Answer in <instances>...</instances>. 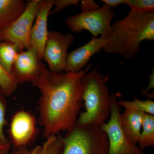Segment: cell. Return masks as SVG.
I'll list each match as a JSON object with an SVG mask.
<instances>
[{
  "instance_id": "15",
  "label": "cell",
  "mask_w": 154,
  "mask_h": 154,
  "mask_svg": "<svg viewBox=\"0 0 154 154\" xmlns=\"http://www.w3.org/2000/svg\"><path fill=\"white\" fill-rule=\"evenodd\" d=\"M63 147L62 138L52 135L47 138L42 146H37L30 150L25 148L19 149L11 154H62Z\"/></svg>"
},
{
  "instance_id": "24",
  "label": "cell",
  "mask_w": 154,
  "mask_h": 154,
  "mask_svg": "<svg viewBox=\"0 0 154 154\" xmlns=\"http://www.w3.org/2000/svg\"><path fill=\"white\" fill-rule=\"evenodd\" d=\"M126 0H102L101 2L109 8H114L122 4H125Z\"/></svg>"
},
{
  "instance_id": "5",
  "label": "cell",
  "mask_w": 154,
  "mask_h": 154,
  "mask_svg": "<svg viewBox=\"0 0 154 154\" xmlns=\"http://www.w3.org/2000/svg\"><path fill=\"white\" fill-rule=\"evenodd\" d=\"M115 16L112 8L104 5L96 11L81 12L70 16L66 20L67 27L73 33L88 30L93 37H108L111 30V21Z\"/></svg>"
},
{
  "instance_id": "14",
  "label": "cell",
  "mask_w": 154,
  "mask_h": 154,
  "mask_svg": "<svg viewBox=\"0 0 154 154\" xmlns=\"http://www.w3.org/2000/svg\"><path fill=\"white\" fill-rule=\"evenodd\" d=\"M26 6L23 0H0V32L8 28L23 14Z\"/></svg>"
},
{
  "instance_id": "8",
  "label": "cell",
  "mask_w": 154,
  "mask_h": 154,
  "mask_svg": "<svg viewBox=\"0 0 154 154\" xmlns=\"http://www.w3.org/2000/svg\"><path fill=\"white\" fill-rule=\"evenodd\" d=\"M74 39L72 33L64 34L57 31H48L42 59L47 63L50 71L65 72L68 49Z\"/></svg>"
},
{
  "instance_id": "25",
  "label": "cell",
  "mask_w": 154,
  "mask_h": 154,
  "mask_svg": "<svg viewBox=\"0 0 154 154\" xmlns=\"http://www.w3.org/2000/svg\"><path fill=\"white\" fill-rule=\"evenodd\" d=\"M149 82L148 86L147 87L146 89V90H144L143 91L142 95H145V96H147L148 92L150 90L152 89H154V68L153 69L151 75L149 76Z\"/></svg>"
},
{
  "instance_id": "18",
  "label": "cell",
  "mask_w": 154,
  "mask_h": 154,
  "mask_svg": "<svg viewBox=\"0 0 154 154\" xmlns=\"http://www.w3.org/2000/svg\"><path fill=\"white\" fill-rule=\"evenodd\" d=\"M119 105L125 109L140 111L154 115V102L150 99L140 100L134 97L132 101L120 100L118 101Z\"/></svg>"
},
{
  "instance_id": "23",
  "label": "cell",
  "mask_w": 154,
  "mask_h": 154,
  "mask_svg": "<svg viewBox=\"0 0 154 154\" xmlns=\"http://www.w3.org/2000/svg\"><path fill=\"white\" fill-rule=\"evenodd\" d=\"M81 12H89L96 11L99 8V5L93 0H83L80 2Z\"/></svg>"
},
{
  "instance_id": "4",
  "label": "cell",
  "mask_w": 154,
  "mask_h": 154,
  "mask_svg": "<svg viewBox=\"0 0 154 154\" xmlns=\"http://www.w3.org/2000/svg\"><path fill=\"white\" fill-rule=\"evenodd\" d=\"M62 138V154H108V139L100 127L76 124Z\"/></svg>"
},
{
  "instance_id": "10",
  "label": "cell",
  "mask_w": 154,
  "mask_h": 154,
  "mask_svg": "<svg viewBox=\"0 0 154 154\" xmlns=\"http://www.w3.org/2000/svg\"><path fill=\"white\" fill-rule=\"evenodd\" d=\"M11 142L17 148H25L36 133V122L34 117L25 110L18 111L11 120L10 129Z\"/></svg>"
},
{
  "instance_id": "20",
  "label": "cell",
  "mask_w": 154,
  "mask_h": 154,
  "mask_svg": "<svg viewBox=\"0 0 154 154\" xmlns=\"http://www.w3.org/2000/svg\"><path fill=\"white\" fill-rule=\"evenodd\" d=\"M19 84L11 73L0 63V88L6 96H10L17 90Z\"/></svg>"
},
{
  "instance_id": "2",
  "label": "cell",
  "mask_w": 154,
  "mask_h": 154,
  "mask_svg": "<svg viewBox=\"0 0 154 154\" xmlns=\"http://www.w3.org/2000/svg\"><path fill=\"white\" fill-rule=\"evenodd\" d=\"M146 40H154V12L142 13L131 10L126 17L112 25L103 50L130 60L139 52L141 43Z\"/></svg>"
},
{
  "instance_id": "7",
  "label": "cell",
  "mask_w": 154,
  "mask_h": 154,
  "mask_svg": "<svg viewBox=\"0 0 154 154\" xmlns=\"http://www.w3.org/2000/svg\"><path fill=\"white\" fill-rule=\"evenodd\" d=\"M40 1H29L23 14L8 28L0 32V41L12 42L18 45L21 51L29 48L31 30Z\"/></svg>"
},
{
  "instance_id": "6",
  "label": "cell",
  "mask_w": 154,
  "mask_h": 154,
  "mask_svg": "<svg viewBox=\"0 0 154 154\" xmlns=\"http://www.w3.org/2000/svg\"><path fill=\"white\" fill-rule=\"evenodd\" d=\"M118 101L116 94H110V119L100 126L108 139V154H144L142 150L130 140L122 127Z\"/></svg>"
},
{
  "instance_id": "3",
  "label": "cell",
  "mask_w": 154,
  "mask_h": 154,
  "mask_svg": "<svg viewBox=\"0 0 154 154\" xmlns=\"http://www.w3.org/2000/svg\"><path fill=\"white\" fill-rule=\"evenodd\" d=\"M108 78L96 68L83 75L82 98L85 110L80 113L77 125L100 127L110 115V94L107 85Z\"/></svg>"
},
{
  "instance_id": "16",
  "label": "cell",
  "mask_w": 154,
  "mask_h": 154,
  "mask_svg": "<svg viewBox=\"0 0 154 154\" xmlns=\"http://www.w3.org/2000/svg\"><path fill=\"white\" fill-rule=\"evenodd\" d=\"M20 51L16 43L9 41H0V63L9 72L12 73L14 61Z\"/></svg>"
},
{
  "instance_id": "11",
  "label": "cell",
  "mask_w": 154,
  "mask_h": 154,
  "mask_svg": "<svg viewBox=\"0 0 154 154\" xmlns=\"http://www.w3.org/2000/svg\"><path fill=\"white\" fill-rule=\"evenodd\" d=\"M54 6L53 0H41L30 35V45L36 50L39 60L43 58L48 31V17Z\"/></svg>"
},
{
  "instance_id": "1",
  "label": "cell",
  "mask_w": 154,
  "mask_h": 154,
  "mask_svg": "<svg viewBox=\"0 0 154 154\" xmlns=\"http://www.w3.org/2000/svg\"><path fill=\"white\" fill-rule=\"evenodd\" d=\"M92 65L78 72L50 71L43 63L41 72L31 84L41 93L39 122L46 138L76 125L82 107V78Z\"/></svg>"
},
{
  "instance_id": "26",
  "label": "cell",
  "mask_w": 154,
  "mask_h": 154,
  "mask_svg": "<svg viewBox=\"0 0 154 154\" xmlns=\"http://www.w3.org/2000/svg\"><path fill=\"white\" fill-rule=\"evenodd\" d=\"M0 154H11V153L9 152V151L0 149Z\"/></svg>"
},
{
  "instance_id": "12",
  "label": "cell",
  "mask_w": 154,
  "mask_h": 154,
  "mask_svg": "<svg viewBox=\"0 0 154 154\" xmlns=\"http://www.w3.org/2000/svg\"><path fill=\"white\" fill-rule=\"evenodd\" d=\"M107 37H93L85 44L74 50L68 54L64 72H78L82 70L91 58L103 49Z\"/></svg>"
},
{
  "instance_id": "17",
  "label": "cell",
  "mask_w": 154,
  "mask_h": 154,
  "mask_svg": "<svg viewBox=\"0 0 154 154\" xmlns=\"http://www.w3.org/2000/svg\"><path fill=\"white\" fill-rule=\"evenodd\" d=\"M142 131L138 143L143 150L154 146V115L145 113L143 121Z\"/></svg>"
},
{
  "instance_id": "13",
  "label": "cell",
  "mask_w": 154,
  "mask_h": 154,
  "mask_svg": "<svg viewBox=\"0 0 154 154\" xmlns=\"http://www.w3.org/2000/svg\"><path fill=\"white\" fill-rule=\"evenodd\" d=\"M145 113L125 109L119 116L122 129L130 140L134 144L137 143L139 140Z\"/></svg>"
},
{
  "instance_id": "9",
  "label": "cell",
  "mask_w": 154,
  "mask_h": 154,
  "mask_svg": "<svg viewBox=\"0 0 154 154\" xmlns=\"http://www.w3.org/2000/svg\"><path fill=\"white\" fill-rule=\"evenodd\" d=\"M41 61L39 60L36 50L30 47L19 51L12 67V74L18 84L31 83L41 72Z\"/></svg>"
},
{
  "instance_id": "19",
  "label": "cell",
  "mask_w": 154,
  "mask_h": 154,
  "mask_svg": "<svg viewBox=\"0 0 154 154\" xmlns=\"http://www.w3.org/2000/svg\"><path fill=\"white\" fill-rule=\"evenodd\" d=\"M6 96L0 88V149L9 151L11 142L4 133V127L6 123L7 101Z\"/></svg>"
},
{
  "instance_id": "21",
  "label": "cell",
  "mask_w": 154,
  "mask_h": 154,
  "mask_svg": "<svg viewBox=\"0 0 154 154\" xmlns=\"http://www.w3.org/2000/svg\"><path fill=\"white\" fill-rule=\"evenodd\" d=\"M125 5L131 10L142 13L154 12V0H126Z\"/></svg>"
},
{
  "instance_id": "22",
  "label": "cell",
  "mask_w": 154,
  "mask_h": 154,
  "mask_svg": "<svg viewBox=\"0 0 154 154\" xmlns=\"http://www.w3.org/2000/svg\"><path fill=\"white\" fill-rule=\"evenodd\" d=\"M80 2L79 0H53L54 5L55 6V8L51 11L49 16L60 12L69 6H79Z\"/></svg>"
}]
</instances>
